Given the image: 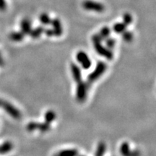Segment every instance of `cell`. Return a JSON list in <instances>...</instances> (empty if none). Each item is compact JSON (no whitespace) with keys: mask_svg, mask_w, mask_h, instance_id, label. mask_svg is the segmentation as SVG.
<instances>
[{"mask_svg":"<svg viewBox=\"0 0 156 156\" xmlns=\"http://www.w3.org/2000/svg\"><path fill=\"white\" fill-rule=\"evenodd\" d=\"M2 107L4 108L6 113H7L9 116L12 117L15 119H20L22 117L21 112L17 108H15L12 104L8 102V101H3Z\"/></svg>","mask_w":156,"mask_h":156,"instance_id":"obj_4","label":"cell"},{"mask_svg":"<svg viewBox=\"0 0 156 156\" xmlns=\"http://www.w3.org/2000/svg\"><path fill=\"white\" fill-rule=\"evenodd\" d=\"M56 113L54 112V111L50 110L48 111V112H46L44 116V119H45V122L48 123V124H51L54 122V120L56 119Z\"/></svg>","mask_w":156,"mask_h":156,"instance_id":"obj_15","label":"cell"},{"mask_svg":"<svg viewBox=\"0 0 156 156\" xmlns=\"http://www.w3.org/2000/svg\"><path fill=\"white\" fill-rule=\"evenodd\" d=\"M94 45V48L95 51L100 56H102L105 57L108 60H112L113 57H114V54H113L112 51L108 48L103 46L101 44V42H97L93 44Z\"/></svg>","mask_w":156,"mask_h":156,"instance_id":"obj_5","label":"cell"},{"mask_svg":"<svg viewBox=\"0 0 156 156\" xmlns=\"http://www.w3.org/2000/svg\"><path fill=\"white\" fill-rule=\"evenodd\" d=\"M39 126V123L35 122H29L26 126V129L28 132H34L35 130H38Z\"/></svg>","mask_w":156,"mask_h":156,"instance_id":"obj_21","label":"cell"},{"mask_svg":"<svg viewBox=\"0 0 156 156\" xmlns=\"http://www.w3.org/2000/svg\"><path fill=\"white\" fill-rule=\"evenodd\" d=\"M106 41V48H108V49H112V48H114L115 45H116V39L114 38H111V37H108V38H106L105 40Z\"/></svg>","mask_w":156,"mask_h":156,"instance_id":"obj_22","label":"cell"},{"mask_svg":"<svg viewBox=\"0 0 156 156\" xmlns=\"http://www.w3.org/2000/svg\"><path fill=\"white\" fill-rule=\"evenodd\" d=\"M44 30H45V28L44 26H38L35 29L32 28V30H31L29 36H30L31 38H34V39L38 38L39 37L41 36V34H43V33L44 32Z\"/></svg>","mask_w":156,"mask_h":156,"instance_id":"obj_13","label":"cell"},{"mask_svg":"<svg viewBox=\"0 0 156 156\" xmlns=\"http://www.w3.org/2000/svg\"><path fill=\"white\" fill-rule=\"evenodd\" d=\"M9 38L11 41L15 42H20L24 39L25 35L22 32H17V31H14L12 32L9 35Z\"/></svg>","mask_w":156,"mask_h":156,"instance_id":"obj_12","label":"cell"},{"mask_svg":"<svg viewBox=\"0 0 156 156\" xmlns=\"http://www.w3.org/2000/svg\"><path fill=\"white\" fill-rule=\"evenodd\" d=\"M2 102H3V100H2V99H0V106H2Z\"/></svg>","mask_w":156,"mask_h":156,"instance_id":"obj_29","label":"cell"},{"mask_svg":"<svg viewBox=\"0 0 156 156\" xmlns=\"http://www.w3.org/2000/svg\"><path fill=\"white\" fill-rule=\"evenodd\" d=\"M51 129V126L49 124L46 122H44V123H39V126H38V129L39 131H41V132H48Z\"/></svg>","mask_w":156,"mask_h":156,"instance_id":"obj_23","label":"cell"},{"mask_svg":"<svg viewBox=\"0 0 156 156\" xmlns=\"http://www.w3.org/2000/svg\"><path fill=\"white\" fill-rule=\"evenodd\" d=\"M120 153L122 156H140L141 155V153L138 150H134V151H132L130 149L129 145L128 142H124L121 145L120 148Z\"/></svg>","mask_w":156,"mask_h":156,"instance_id":"obj_7","label":"cell"},{"mask_svg":"<svg viewBox=\"0 0 156 156\" xmlns=\"http://www.w3.org/2000/svg\"><path fill=\"white\" fill-rule=\"evenodd\" d=\"M20 29L21 32L25 36L30 34L31 30H32V25H31L30 20L28 18H24L22 20L20 23Z\"/></svg>","mask_w":156,"mask_h":156,"instance_id":"obj_10","label":"cell"},{"mask_svg":"<svg viewBox=\"0 0 156 156\" xmlns=\"http://www.w3.org/2000/svg\"><path fill=\"white\" fill-rule=\"evenodd\" d=\"M44 34H46V36L48 37H52L54 36V33L53 31V29L52 28H47V29H45L44 30Z\"/></svg>","mask_w":156,"mask_h":156,"instance_id":"obj_26","label":"cell"},{"mask_svg":"<svg viewBox=\"0 0 156 156\" xmlns=\"http://www.w3.org/2000/svg\"><path fill=\"white\" fill-rule=\"evenodd\" d=\"M78 151L77 149H67L60 151L58 156H77Z\"/></svg>","mask_w":156,"mask_h":156,"instance_id":"obj_16","label":"cell"},{"mask_svg":"<svg viewBox=\"0 0 156 156\" xmlns=\"http://www.w3.org/2000/svg\"><path fill=\"white\" fill-rule=\"evenodd\" d=\"M39 21L42 23L44 25H48L51 24V20L49 15L46 13H42L39 16Z\"/></svg>","mask_w":156,"mask_h":156,"instance_id":"obj_20","label":"cell"},{"mask_svg":"<svg viewBox=\"0 0 156 156\" xmlns=\"http://www.w3.org/2000/svg\"><path fill=\"white\" fill-rule=\"evenodd\" d=\"M122 36L123 40L126 43H130L132 41L134 38V35L131 31H129V30H125L122 34Z\"/></svg>","mask_w":156,"mask_h":156,"instance_id":"obj_19","label":"cell"},{"mask_svg":"<svg viewBox=\"0 0 156 156\" xmlns=\"http://www.w3.org/2000/svg\"><path fill=\"white\" fill-rule=\"evenodd\" d=\"M51 24L52 25V29L54 33V36H61L62 33H63V29H62L61 21L59 19L54 18L51 20Z\"/></svg>","mask_w":156,"mask_h":156,"instance_id":"obj_9","label":"cell"},{"mask_svg":"<svg viewBox=\"0 0 156 156\" xmlns=\"http://www.w3.org/2000/svg\"><path fill=\"white\" fill-rule=\"evenodd\" d=\"M126 25L124 24L123 23H115L113 26V30L114 31L116 34H122L124 31L126 30Z\"/></svg>","mask_w":156,"mask_h":156,"instance_id":"obj_17","label":"cell"},{"mask_svg":"<svg viewBox=\"0 0 156 156\" xmlns=\"http://www.w3.org/2000/svg\"><path fill=\"white\" fill-rule=\"evenodd\" d=\"M132 16L129 13H125L123 15V23L125 24L126 26L129 25L132 22Z\"/></svg>","mask_w":156,"mask_h":156,"instance_id":"obj_24","label":"cell"},{"mask_svg":"<svg viewBox=\"0 0 156 156\" xmlns=\"http://www.w3.org/2000/svg\"><path fill=\"white\" fill-rule=\"evenodd\" d=\"M7 9V2L5 0H0V10L5 11Z\"/></svg>","mask_w":156,"mask_h":156,"instance_id":"obj_27","label":"cell"},{"mask_svg":"<svg viewBox=\"0 0 156 156\" xmlns=\"http://www.w3.org/2000/svg\"><path fill=\"white\" fill-rule=\"evenodd\" d=\"M106 151V145L104 142H100L98 144L95 156H104Z\"/></svg>","mask_w":156,"mask_h":156,"instance_id":"obj_14","label":"cell"},{"mask_svg":"<svg viewBox=\"0 0 156 156\" xmlns=\"http://www.w3.org/2000/svg\"><path fill=\"white\" fill-rule=\"evenodd\" d=\"M99 36H101L102 41L106 40L108 37H110L111 35V29L108 28V26H104L101 28V30L99 32Z\"/></svg>","mask_w":156,"mask_h":156,"instance_id":"obj_18","label":"cell"},{"mask_svg":"<svg viewBox=\"0 0 156 156\" xmlns=\"http://www.w3.org/2000/svg\"><path fill=\"white\" fill-rule=\"evenodd\" d=\"M82 6L86 10L95 11L96 12H103L105 10V6L103 4L92 0H85L82 4Z\"/></svg>","mask_w":156,"mask_h":156,"instance_id":"obj_3","label":"cell"},{"mask_svg":"<svg viewBox=\"0 0 156 156\" xmlns=\"http://www.w3.org/2000/svg\"><path fill=\"white\" fill-rule=\"evenodd\" d=\"M77 156H85V155H78Z\"/></svg>","mask_w":156,"mask_h":156,"instance_id":"obj_30","label":"cell"},{"mask_svg":"<svg viewBox=\"0 0 156 156\" xmlns=\"http://www.w3.org/2000/svg\"><path fill=\"white\" fill-rule=\"evenodd\" d=\"M91 40H92V42L93 44H94V43L102 41V39H101V36H99L98 34H95L94 35H93L92 38H91Z\"/></svg>","mask_w":156,"mask_h":156,"instance_id":"obj_25","label":"cell"},{"mask_svg":"<svg viewBox=\"0 0 156 156\" xmlns=\"http://www.w3.org/2000/svg\"><path fill=\"white\" fill-rule=\"evenodd\" d=\"M106 69L107 65L105 62H103L102 61L98 62L94 71H93L90 74H89L88 77H87V83H88L89 85L94 83L95 81H96L98 78H100L101 77V75L106 71Z\"/></svg>","mask_w":156,"mask_h":156,"instance_id":"obj_1","label":"cell"},{"mask_svg":"<svg viewBox=\"0 0 156 156\" xmlns=\"http://www.w3.org/2000/svg\"><path fill=\"white\" fill-rule=\"evenodd\" d=\"M54 156H58V155H54Z\"/></svg>","mask_w":156,"mask_h":156,"instance_id":"obj_31","label":"cell"},{"mask_svg":"<svg viewBox=\"0 0 156 156\" xmlns=\"http://www.w3.org/2000/svg\"><path fill=\"white\" fill-rule=\"evenodd\" d=\"M77 62L80 64L84 69H88L91 67V61L87 54L83 51H80L76 55Z\"/></svg>","mask_w":156,"mask_h":156,"instance_id":"obj_6","label":"cell"},{"mask_svg":"<svg viewBox=\"0 0 156 156\" xmlns=\"http://www.w3.org/2000/svg\"><path fill=\"white\" fill-rule=\"evenodd\" d=\"M4 65H5V61H4L1 52H0V67H3Z\"/></svg>","mask_w":156,"mask_h":156,"instance_id":"obj_28","label":"cell"},{"mask_svg":"<svg viewBox=\"0 0 156 156\" xmlns=\"http://www.w3.org/2000/svg\"><path fill=\"white\" fill-rule=\"evenodd\" d=\"M13 149V144L9 141H6L0 145V155L9 153Z\"/></svg>","mask_w":156,"mask_h":156,"instance_id":"obj_11","label":"cell"},{"mask_svg":"<svg viewBox=\"0 0 156 156\" xmlns=\"http://www.w3.org/2000/svg\"><path fill=\"white\" fill-rule=\"evenodd\" d=\"M70 68H71L72 75H73L74 80L77 83L82 81V72L79 66L77 64L73 62V63H71V65H70Z\"/></svg>","mask_w":156,"mask_h":156,"instance_id":"obj_8","label":"cell"},{"mask_svg":"<svg viewBox=\"0 0 156 156\" xmlns=\"http://www.w3.org/2000/svg\"><path fill=\"white\" fill-rule=\"evenodd\" d=\"M89 86L90 85L88 83L83 82V80L77 83L76 98H77V101H79L80 103H83L86 100Z\"/></svg>","mask_w":156,"mask_h":156,"instance_id":"obj_2","label":"cell"}]
</instances>
